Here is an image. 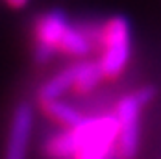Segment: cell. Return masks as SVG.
<instances>
[{"instance_id":"cell-1","label":"cell","mask_w":161,"mask_h":159,"mask_svg":"<svg viewBox=\"0 0 161 159\" xmlns=\"http://www.w3.org/2000/svg\"><path fill=\"white\" fill-rule=\"evenodd\" d=\"M152 87H141L130 95L122 96L115 109L117 120V143L115 152L119 159H133L139 152V115L146 104L154 98Z\"/></svg>"},{"instance_id":"cell-2","label":"cell","mask_w":161,"mask_h":159,"mask_svg":"<svg viewBox=\"0 0 161 159\" xmlns=\"http://www.w3.org/2000/svg\"><path fill=\"white\" fill-rule=\"evenodd\" d=\"M100 47H102V54L98 65L102 69L104 78H119L126 70L131 54L130 22L124 17H111L102 24Z\"/></svg>"},{"instance_id":"cell-3","label":"cell","mask_w":161,"mask_h":159,"mask_svg":"<svg viewBox=\"0 0 161 159\" xmlns=\"http://www.w3.org/2000/svg\"><path fill=\"white\" fill-rule=\"evenodd\" d=\"M74 139V159H108L117 143V120L115 117L83 118L70 129Z\"/></svg>"},{"instance_id":"cell-4","label":"cell","mask_w":161,"mask_h":159,"mask_svg":"<svg viewBox=\"0 0 161 159\" xmlns=\"http://www.w3.org/2000/svg\"><path fill=\"white\" fill-rule=\"evenodd\" d=\"M69 19L61 9H50L35 20L33 28V59L35 63L45 65L58 52L59 41L69 26Z\"/></svg>"},{"instance_id":"cell-5","label":"cell","mask_w":161,"mask_h":159,"mask_svg":"<svg viewBox=\"0 0 161 159\" xmlns=\"http://www.w3.org/2000/svg\"><path fill=\"white\" fill-rule=\"evenodd\" d=\"M32 129H33L32 106L30 104H20L13 111L4 159H26L30 139H32Z\"/></svg>"},{"instance_id":"cell-6","label":"cell","mask_w":161,"mask_h":159,"mask_svg":"<svg viewBox=\"0 0 161 159\" xmlns=\"http://www.w3.org/2000/svg\"><path fill=\"white\" fill-rule=\"evenodd\" d=\"M95 43L97 41L87 32V28L69 24L63 37H61V41H59L58 50L65 56H70V58H87L95 50Z\"/></svg>"},{"instance_id":"cell-7","label":"cell","mask_w":161,"mask_h":159,"mask_svg":"<svg viewBox=\"0 0 161 159\" xmlns=\"http://www.w3.org/2000/svg\"><path fill=\"white\" fill-rule=\"evenodd\" d=\"M74 80H76V63L67 67L65 70L58 72L54 78H50L39 91V100L48 102V100H61V96L74 89Z\"/></svg>"},{"instance_id":"cell-8","label":"cell","mask_w":161,"mask_h":159,"mask_svg":"<svg viewBox=\"0 0 161 159\" xmlns=\"http://www.w3.org/2000/svg\"><path fill=\"white\" fill-rule=\"evenodd\" d=\"M43 111L48 115L50 118H54L56 122H59L61 126H65L67 129H72L83 120L81 115L74 106H70L69 102L63 100H48V102H41Z\"/></svg>"},{"instance_id":"cell-9","label":"cell","mask_w":161,"mask_h":159,"mask_svg":"<svg viewBox=\"0 0 161 159\" xmlns=\"http://www.w3.org/2000/svg\"><path fill=\"white\" fill-rule=\"evenodd\" d=\"M104 80L102 69L98 61H80L76 63V80H74V89L78 93H91L97 89L98 83Z\"/></svg>"},{"instance_id":"cell-10","label":"cell","mask_w":161,"mask_h":159,"mask_svg":"<svg viewBox=\"0 0 161 159\" xmlns=\"http://www.w3.org/2000/svg\"><path fill=\"white\" fill-rule=\"evenodd\" d=\"M76 146H74V139L70 129H65L61 133L54 135L47 143V154L52 159H69L74 156Z\"/></svg>"},{"instance_id":"cell-11","label":"cell","mask_w":161,"mask_h":159,"mask_svg":"<svg viewBox=\"0 0 161 159\" xmlns=\"http://www.w3.org/2000/svg\"><path fill=\"white\" fill-rule=\"evenodd\" d=\"M28 2H30V0H6V4H8V6H11V8H15V9L24 8Z\"/></svg>"}]
</instances>
